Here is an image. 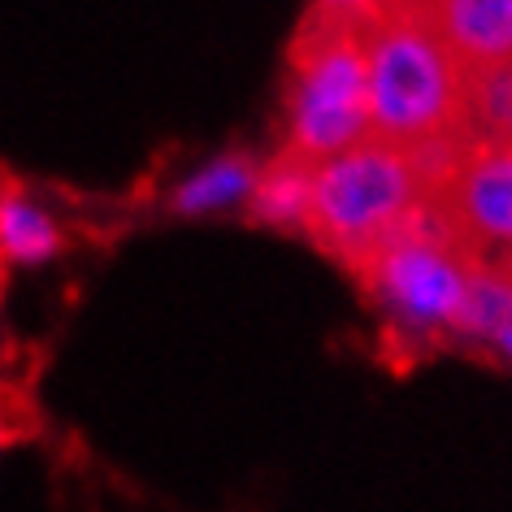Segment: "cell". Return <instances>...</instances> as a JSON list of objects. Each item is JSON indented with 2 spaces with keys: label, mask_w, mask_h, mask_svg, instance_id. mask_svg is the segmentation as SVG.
<instances>
[{
  "label": "cell",
  "mask_w": 512,
  "mask_h": 512,
  "mask_svg": "<svg viewBox=\"0 0 512 512\" xmlns=\"http://www.w3.org/2000/svg\"><path fill=\"white\" fill-rule=\"evenodd\" d=\"M378 5H317L304 22L287 83V157L326 165L361 148L369 131V74L361 35Z\"/></svg>",
  "instance_id": "cell-1"
},
{
  "label": "cell",
  "mask_w": 512,
  "mask_h": 512,
  "mask_svg": "<svg viewBox=\"0 0 512 512\" xmlns=\"http://www.w3.org/2000/svg\"><path fill=\"white\" fill-rule=\"evenodd\" d=\"M369 74V131L378 144L408 148L460 126L465 70L434 31L426 5H378L361 35Z\"/></svg>",
  "instance_id": "cell-2"
},
{
  "label": "cell",
  "mask_w": 512,
  "mask_h": 512,
  "mask_svg": "<svg viewBox=\"0 0 512 512\" xmlns=\"http://www.w3.org/2000/svg\"><path fill=\"white\" fill-rule=\"evenodd\" d=\"M417 200L421 191L404 152L365 139L361 148L313 170L309 230L326 252L361 270L382 243L395 239V230L404 226Z\"/></svg>",
  "instance_id": "cell-3"
},
{
  "label": "cell",
  "mask_w": 512,
  "mask_h": 512,
  "mask_svg": "<svg viewBox=\"0 0 512 512\" xmlns=\"http://www.w3.org/2000/svg\"><path fill=\"white\" fill-rule=\"evenodd\" d=\"M473 265H482V261H465L452 248H443V243L421 239L408 226H400L395 239H387L361 265V278L378 309H387L395 317V326H404V330L452 326L456 330Z\"/></svg>",
  "instance_id": "cell-4"
},
{
  "label": "cell",
  "mask_w": 512,
  "mask_h": 512,
  "mask_svg": "<svg viewBox=\"0 0 512 512\" xmlns=\"http://www.w3.org/2000/svg\"><path fill=\"white\" fill-rule=\"evenodd\" d=\"M460 230L482 252L486 239H499L512 248V152L508 148H478L465 174L439 196Z\"/></svg>",
  "instance_id": "cell-5"
},
{
  "label": "cell",
  "mask_w": 512,
  "mask_h": 512,
  "mask_svg": "<svg viewBox=\"0 0 512 512\" xmlns=\"http://www.w3.org/2000/svg\"><path fill=\"white\" fill-rule=\"evenodd\" d=\"M426 14L460 70L512 61V0H426Z\"/></svg>",
  "instance_id": "cell-6"
},
{
  "label": "cell",
  "mask_w": 512,
  "mask_h": 512,
  "mask_svg": "<svg viewBox=\"0 0 512 512\" xmlns=\"http://www.w3.org/2000/svg\"><path fill=\"white\" fill-rule=\"evenodd\" d=\"M261 183V170L248 152H217L187 170L170 191V209L178 217H213L230 209H248L252 191Z\"/></svg>",
  "instance_id": "cell-7"
},
{
  "label": "cell",
  "mask_w": 512,
  "mask_h": 512,
  "mask_svg": "<svg viewBox=\"0 0 512 512\" xmlns=\"http://www.w3.org/2000/svg\"><path fill=\"white\" fill-rule=\"evenodd\" d=\"M61 248H66V235L53 209L18 187H0V261L35 270L53 261Z\"/></svg>",
  "instance_id": "cell-8"
},
{
  "label": "cell",
  "mask_w": 512,
  "mask_h": 512,
  "mask_svg": "<svg viewBox=\"0 0 512 512\" xmlns=\"http://www.w3.org/2000/svg\"><path fill=\"white\" fill-rule=\"evenodd\" d=\"M460 126H465L482 148L512 152V61L486 66V70H465Z\"/></svg>",
  "instance_id": "cell-9"
},
{
  "label": "cell",
  "mask_w": 512,
  "mask_h": 512,
  "mask_svg": "<svg viewBox=\"0 0 512 512\" xmlns=\"http://www.w3.org/2000/svg\"><path fill=\"white\" fill-rule=\"evenodd\" d=\"M313 170L317 165H304L296 157H278L270 170H261V183H256L248 213L252 222L265 226H309V204H313Z\"/></svg>",
  "instance_id": "cell-10"
},
{
  "label": "cell",
  "mask_w": 512,
  "mask_h": 512,
  "mask_svg": "<svg viewBox=\"0 0 512 512\" xmlns=\"http://www.w3.org/2000/svg\"><path fill=\"white\" fill-rule=\"evenodd\" d=\"M460 335H482V339H504L512 330V270H495V265H473L465 304L456 317Z\"/></svg>",
  "instance_id": "cell-11"
},
{
  "label": "cell",
  "mask_w": 512,
  "mask_h": 512,
  "mask_svg": "<svg viewBox=\"0 0 512 512\" xmlns=\"http://www.w3.org/2000/svg\"><path fill=\"white\" fill-rule=\"evenodd\" d=\"M482 144L473 139L465 126H452L443 135H430V139H417V144L400 148L408 170L417 178V191L421 196H447V187L465 174V165L473 161V152Z\"/></svg>",
  "instance_id": "cell-12"
},
{
  "label": "cell",
  "mask_w": 512,
  "mask_h": 512,
  "mask_svg": "<svg viewBox=\"0 0 512 512\" xmlns=\"http://www.w3.org/2000/svg\"><path fill=\"white\" fill-rule=\"evenodd\" d=\"M499 343H504V352L512 356V330H508V335H504V339H499Z\"/></svg>",
  "instance_id": "cell-13"
},
{
  "label": "cell",
  "mask_w": 512,
  "mask_h": 512,
  "mask_svg": "<svg viewBox=\"0 0 512 512\" xmlns=\"http://www.w3.org/2000/svg\"><path fill=\"white\" fill-rule=\"evenodd\" d=\"M0 443H5V417H0Z\"/></svg>",
  "instance_id": "cell-14"
},
{
  "label": "cell",
  "mask_w": 512,
  "mask_h": 512,
  "mask_svg": "<svg viewBox=\"0 0 512 512\" xmlns=\"http://www.w3.org/2000/svg\"><path fill=\"white\" fill-rule=\"evenodd\" d=\"M508 270H512V261H508Z\"/></svg>",
  "instance_id": "cell-15"
}]
</instances>
